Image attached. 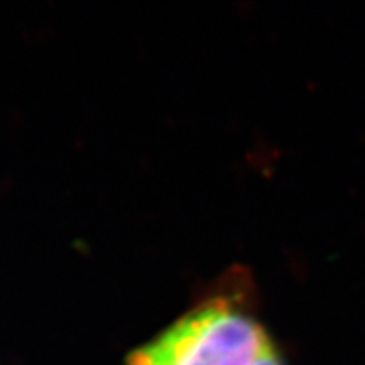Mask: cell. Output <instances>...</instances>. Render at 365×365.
<instances>
[{
    "instance_id": "1",
    "label": "cell",
    "mask_w": 365,
    "mask_h": 365,
    "mask_svg": "<svg viewBox=\"0 0 365 365\" xmlns=\"http://www.w3.org/2000/svg\"><path fill=\"white\" fill-rule=\"evenodd\" d=\"M240 293L213 294L127 357V365H254L271 346Z\"/></svg>"
},
{
    "instance_id": "2",
    "label": "cell",
    "mask_w": 365,
    "mask_h": 365,
    "mask_svg": "<svg viewBox=\"0 0 365 365\" xmlns=\"http://www.w3.org/2000/svg\"><path fill=\"white\" fill-rule=\"evenodd\" d=\"M254 365H282V362H281L279 355H277V352H276V349L271 345Z\"/></svg>"
}]
</instances>
